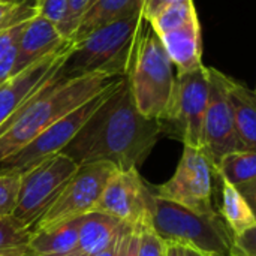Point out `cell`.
<instances>
[{
	"instance_id": "obj_1",
	"label": "cell",
	"mask_w": 256,
	"mask_h": 256,
	"mask_svg": "<svg viewBox=\"0 0 256 256\" xmlns=\"http://www.w3.org/2000/svg\"><path fill=\"white\" fill-rule=\"evenodd\" d=\"M164 134L162 122L136 110L124 75L62 153L78 165L108 162L117 170H140Z\"/></svg>"
},
{
	"instance_id": "obj_2",
	"label": "cell",
	"mask_w": 256,
	"mask_h": 256,
	"mask_svg": "<svg viewBox=\"0 0 256 256\" xmlns=\"http://www.w3.org/2000/svg\"><path fill=\"white\" fill-rule=\"evenodd\" d=\"M120 78L122 76L105 74L63 78L58 69L56 75L0 128V164L21 150L54 122Z\"/></svg>"
},
{
	"instance_id": "obj_3",
	"label": "cell",
	"mask_w": 256,
	"mask_h": 256,
	"mask_svg": "<svg viewBox=\"0 0 256 256\" xmlns=\"http://www.w3.org/2000/svg\"><path fill=\"white\" fill-rule=\"evenodd\" d=\"M136 110L147 118L165 122L176 90L177 70L160 36L148 20H142L126 72Z\"/></svg>"
},
{
	"instance_id": "obj_4",
	"label": "cell",
	"mask_w": 256,
	"mask_h": 256,
	"mask_svg": "<svg viewBox=\"0 0 256 256\" xmlns=\"http://www.w3.org/2000/svg\"><path fill=\"white\" fill-rule=\"evenodd\" d=\"M147 212L153 230L165 243L192 248L206 256H231L234 236L219 212H192L158 198L150 188Z\"/></svg>"
},
{
	"instance_id": "obj_5",
	"label": "cell",
	"mask_w": 256,
	"mask_h": 256,
	"mask_svg": "<svg viewBox=\"0 0 256 256\" xmlns=\"http://www.w3.org/2000/svg\"><path fill=\"white\" fill-rule=\"evenodd\" d=\"M142 20V14H135L72 40V46L60 68V75L63 78L90 74L124 76Z\"/></svg>"
},
{
	"instance_id": "obj_6",
	"label": "cell",
	"mask_w": 256,
	"mask_h": 256,
	"mask_svg": "<svg viewBox=\"0 0 256 256\" xmlns=\"http://www.w3.org/2000/svg\"><path fill=\"white\" fill-rule=\"evenodd\" d=\"M208 68L177 72L176 90L170 114L164 122L165 134L183 142V147L202 150V129L208 104Z\"/></svg>"
},
{
	"instance_id": "obj_7",
	"label": "cell",
	"mask_w": 256,
	"mask_h": 256,
	"mask_svg": "<svg viewBox=\"0 0 256 256\" xmlns=\"http://www.w3.org/2000/svg\"><path fill=\"white\" fill-rule=\"evenodd\" d=\"M116 170L108 162L80 165L54 202L30 228V232L48 230L93 213L108 178Z\"/></svg>"
},
{
	"instance_id": "obj_8",
	"label": "cell",
	"mask_w": 256,
	"mask_h": 256,
	"mask_svg": "<svg viewBox=\"0 0 256 256\" xmlns=\"http://www.w3.org/2000/svg\"><path fill=\"white\" fill-rule=\"evenodd\" d=\"M78 166L66 154L57 153L20 174L18 201L12 216L30 230L54 202Z\"/></svg>"
},
{
	"instance_id": "obj_9",
	"label": "cell",
	"mask_w": 256,
	"mask_h": 256,
	"mask_svg": "<svg viewBox=\"0 0 256 256\" xmlns=\"http://www.w3.org/2000/svg\"><path fill=\"white\" fill-rule=\"evenodd\" d=\"M123 78V76H122ZM120 78V80H122ZM118 80V81H120ZM116 81L96 96L90 98L78 108L72 110L45 130H42L36 138H33L28 144H26L21 150L12 154L9 159L0 164V172H10V174H22L42 162L46 158H51L62 150L72 141V138L80 132V129L86 124V122L92 117V114L100 106V104L106 99L110 92L118 84Z\"/></svg>"
},
{
	"instance_id": "obj_10",
	"label": "cell",
	"mask_w": 256,
	"mask_h": 256,
	"mask_svg": "<svg viewBox=\"0 0 256 256\" xmlns=\"http://www.w3.org/2000/svg\"><path fill=\"white\" fill-rule=\"evenodd\" d=\"M213 166L204 150L183 147V154L174 176L152 192L165 201L178 204L196 213H212Z\"/></svg>"
},
{
	"instance_id": "obj_11",
	"label": "cell",
	"mask_w": 256,
	"mask_h": 256,
	"mask_svg": "<svg viewBox=\"0 0 256 256\" xmlns=\"http://www.w3.org/2000/svg\"><path fill=\"white\" fill-rule=\"evenodd\" d=\"M226 76L216 68H208L210 93L202 129V150L213 171L225 154L242 150L226 98Z\"/></svg>"
},
{
	"instance_id": "obj_12",
	"label": "cell",
	"mask_w": 256,
	"mask_h": 256,
	"mask_svg": "<svg viewBox=\"0 0 256 256\" xmlns=\"http://www.w3.org/2000/svg\"><path fill=\"white\" fill-rule=\"evenodd\" d=\"M148 186L138 170H116L108 178L96 213H104L124 224H135L147 210Z\"/></svg>"
},
{
	"instance_id": "obj_13",
	"label": "cell",
	"mask_w": 256,
	"mask_h": 256,
	"mask_svg": "<svg viewBox=\"0 0 256 256\" xmlns=\"http://www.w3.org/2000/svg\"><path fill=\"white\" fill-rule=\"evenodd\" d=\"M72 40L62 50L15 74L0 86V128L45 84L63 64Z\"/></svg>"
},
{
	"instance_id": "obj_14",
	"label": "cell",
	"mask_w": 256,
	"mask_h": 256,
	"mask_svg": "<svg viewBox=\"0 0 256 256\" xmlns=\"http://www.w3.org/2000/svg\"><path fill=\"white\" fill-rule=\"evenodd\" d=\"M70 40H68L57 26L39 14L33 15L22 27L20 39L16 42V60L15 74L38 63L44 57L62 50Z\"/></svg>"
},
{
	"instance_id": "obj_15",
	"label": "cell",
	"mask_w": 256,
	"mask_h": 256,
	"mask_svg": "<svg viewBox=\"0 0 256 256\" xmlns=\"http://www.w3.org/2000/svg\"><path fill=\"white\" fill-rule=\"evenodd\" d=\"M159 36L177 72H189L204 64L200 20Z\"/></svg>"
},
{
	"instance_id": "obj_16",
	"label": "cell",
	"mask_w": 256,
	"mask_h": 256,
	"mask_svg": "<svg viewBox=\"0 0 256 256\" xmlns=\"http://www.w3.org/2000/svg\"><path fill=\"white\" fill-rule=\"evenodd\" d=\"M226 98L232 112L236 132L242 150L256 148V94L252 88L226 76Z\"/></svg>"
},
{
	"instance_id": "obj_17",
	"label": "cell",
	"mask_w": 256,
	"mask_h": 256,
	"mask_svg": "<svg viewBox=\"0 0 256 256\" xmlns=\"http://www.w3.org/2000/svg\"><path fill=\"white\" fill-rule=\"evenodd\" d=\"M214 176L232 184L255 208L256 196V152L237 150L225 154L216 170Z\"/></svg>"
},
{
	"instance_id": "obj_18",
	"label": "cell",
	"mask_w": 256,
	"mask_h": 256,
	"mask_svg": "<svg viewBox=\"0 0 256 256\" xmlns=\"http://www.w3.org/2000/svg\"><path fill=\"white\" fill-rule=\"evenodd\" d=\"M124 222L104 213H88L82 218L78 240L66 256H93L104 250L118 234Z\"/></svg>"
},
{
	"instance_id": "obj_19",
	"label": "cell",
	"mask_w": 256,
	"mask_h": 256,
	"mask_svg": "<svg viewBox=\"0 0 256 256\" xmlns=\"http://www.w3.org/2000/svg\"><path fill=\"white\" fill-rule=\"evenodd\" d=\"M135 14H142V0H92L72 40H78L102 26Z\"/></svg>"
},
{
	"instance_id": "obj_20",
	"label": "cell",
	"mask_w": 256,
	"mask_h": 256,
	"mask_svg": "<svg viewBox=\"0 0 256 256\" xmlns=\"http://www.w3.org/2000/svg\"><path fill=\"white\" fill-rule=\"evenodd\" d=\"M82 218L69 220L48 230L30 232L28 252L32 256H66L74 250Z\"/></svg>"
},
{
	"instance_id": "obj_21",
	"label": "cell",
	"mask_w": 256,
	"mask_h": 256,
	"mask_svg": "<svg viewBox=\"0 0 256 256\" xmlns=\"http://www.w3.org/2000/svg\"><path fill=\"white\" fill-rule=\"evenodd\" d=\"M220 180V178H219ZM222 183V208L220 216L232 236L244 234L250 230H256V218L254 208L244 200V196L230 183Z\"/></svg>"
},
{
	"instance_id": "obj_22",
	"label": "cell",
	"mask_w": 256,
	"mask_h": 256,
	"mask_svg": "<svg viewBox=\"0 0 256 256\" xmlns=\"http://www.w3.org/2000/svg\"><path fill=\"white\" fill-rule=\"evenodd\" d=\"M195 20H198V14L194 0H176L165 6L148 21L158 34H164L171 30L180 28Z\"/></svg>"
},
{
	"instance_id": "obj_23",
	"label": "cell",
	"mask_w": 256,
	"mask_h": 256,
	"mask_svg": "<svg viewBox=\"0 0 256 256\" xmlns=\"http://www.w3.org/2000/svg\"><path fill=\"white\" fill-rule=\"evenodd\" d=\"M30 230L21 225L14 216L0 218V252L12 255H30Z\"/></svg>"
},
{
	"instance_id": "obj_24",
	"label": "cell",
	"mask_w": 256,
	"mask_h": 256,
	"mask_svg": "<svg viewBox=\"0 0 256 256\" xmlns=\"http://www.w3.org/2000/svg\"><path fill=\"white\" fill-rule=\"evenodd\" d=\"M136 225H138V249H136V256L165 255L166 243L153 230L147 210L140 218V220H136Z\"/></svg>"
},
{
	"instance_id": "obj_25",
	"label": "cell",
	"mask_w": 256,
	"mask_h": 256,
	"mask_svg": "<svg viewBox=\"0 0 256 256\" xmlns=\"http://www.w3.org/2000/svg\"><path fill=\"white\" fill-rule=\"evenodd\" d=\"M20 174L0 172V218L12 216L20 192Z\"/></svg>"
},
{
	"instance_id": "obj_26",
	"label": "cell",
	"mask_w": 256,
	"mask_h": 256,
	"mask_svg": "<svg viewBox=\"0 0 256 256\" xmlns=\"http://www.w3.org/2000/svg\"><path fill=\"white\" fill-rule=\"evenodd\" d=\"M92 0H69L68 2V10L64 15V20L60 26V33L68 39L72 40V36L80 26V21L82 20L87 8L90 6Z\"/></svg>"
},
{
	"instance_id": "obj_27",
	"label": "cell",
	"mask_w": 256,
	"mask_h": 256,
	"mask_svg": "<svg viewBox=\"0 0 256 256\" xmlns=\"http://www.w3.org/2000/svg\"><path fill=\"white\" fill-rule=\"evenodd\" d=\"M68 2L69 0H36V14L60 28L68 10Z\"/></svg>"
},
{
	"instance_id": "obj_28",
	"label": "cell",
	"mask_w": 256,
	"mask_h": 256,
	"mask_svg": "<svg viewBox=\"0 0 256 256\" xmlns=\"http://www.w3.org/2000/svg\"><path fill=\"white\" fill-rule=\"evenodd\" d=\"M138 249V225L135 224H126L122 234L118 256H136Z\"/></svg>"
},
{
	"instance_id": "obj_29",
	"label": "cell",
	"mask_w": 256,
	"mask_h": 256,
	"mask_svg": "<svg viewBox=\"0 0 256 256\" xmlns=\"http://www.w3.org/2000/svg\"><path fill=\"white\" fill-rule=\"evenodd\" d=\"M27 21L24 22H20V24H15L12 27H8L4 28L3 32H0V58L3 56H6L18 42L20 39V34L22 32V27Z\"/></svg>"
},
{
	"instance_id": "obj_30",
	"label": "cell",
	"mask_w": 256,
	"mask_h": 256,
	"mask_svg": "<svg viewBox=\"0 0 256 256\" xmlns=\"http://www.w3.org/2000/svg\"><path fill=\"white\" fill-rule=\"evenodd\" d=\"M172 2H176V0H144V6H142L144 18L146 20L153 18L158 12H160L165 6H168Z\"/></svg>"
},
{
	"instance_id": "obj_31",
	"label": "cell",
	"mask_w": 256,
	"mask_h": 256,
	"mask_svg": "<svg viewBox=\"0 0 256 256\" xmlns=\"http://www.w3.org/2000/svg\"><path fill=\"white\" fill-rule=\"evenodd\" d=\"M124 225H126V224H124ZM124 225L122 226V230L118 231V234L114 237V240H112L104 250H100L99 254H96V255L93 256H118V249H120V242H122V234H123Z\"/></svg>"
},
{
	"instance_id": "obj_32",
	"label": "cell",
	"mask_w": 256,
	"mask_h": 256,
	"mask_svg": "<svg viewBox=\"0 0 256 256\" xmlns=\"http://www.w3.org/2000/svg\"><path fill=\"white\" fill-rule=\"evenodd\" d=\"M16 6V4H15ZM15 6L14 4H9V3H6V2H2L0 0V24L3 22V21H6L9 16H10V14L14 12V9H15Z\"/></svg>"
},
{
	"instance_id": "obj_33",
	"label": "cell",
	"mask_w": 256,
	"mask_h": 256,
	"mask_svg": "<svg viewBox=\"0 0 256 256\" xmlns=\"http://www.w3.org/2000/svg\"><path fill=\"white\" fill-rule=\"evenodd\" d=\"M177 250H178V256H206L201 252H198L192 248H186V246H177Z\"/></svg>"
},
{
	"instance_id": "obj_34",
	"label": "cell",
	"mask_w": 256,
	"mask_h": 256,
	"mask_svg": "<svg viewBox=\"0 0 256 256\" xmlns=\"http://www.w3.org/2000/svg\"><path fill=\"white\" fill-rule=\"evenodd\" d=\"M164 256H178L177 246H176V244H171V243H166V248H165V255Z\"/></svg>"
},
{
	"instance_id": "obj_35",
	"label": "cell",
	"mask_w": 256,
	"mask_h": 256,
	"mask_svg": "<svg viewBox=\"0 0 256 256\" xmlns=\"http://www.w3.org/2000/svg\"><path fill=\"white\" fill-rule=\"evenodd\" d=\"M2 2H6L9 4H24V3H36V0H2Z\"/></svg>"
},
{
	"instance_id": "obj_36",
	"label": "cell",
	"mask_w": 256,
	"mask_h": 256,
	"mask_svg": "<svg viewBox=\"0 0 256 256\" xmlns=\"http://www.w3.org/2000/svg\"><path fill=\"white\" fill-rule=\"evenodd\" d=\"M0 256H28V255H12V254H2V252H0Z\"/></svg>"
},
{
	"instance_id": "obj_37",
	"label": "cell",
	"mask_w": 256,
	"mask_h": 256,
	"mask_svg": "<svg viewBox=\"0 0 256 256\" xmlns=\"http://www.w3.org/2000/svg\"><path fill=\"white\" fill-rule=\"evenodd\" d=\"M142 6H144V0H142Z\"/></svg>"
}]
</instances>
